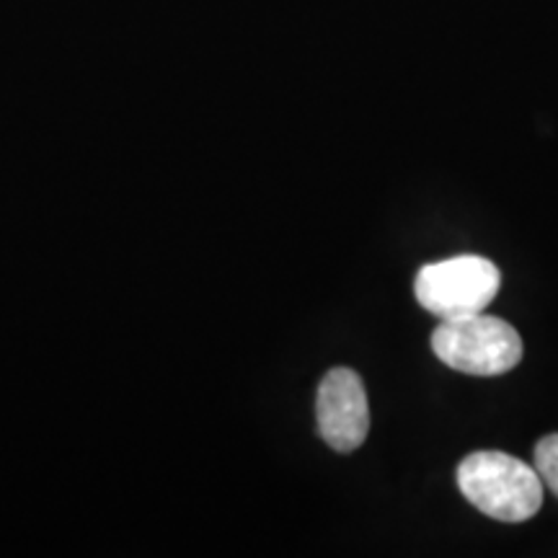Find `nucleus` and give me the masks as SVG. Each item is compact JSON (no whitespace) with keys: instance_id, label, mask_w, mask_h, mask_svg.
Returning <instances> with one entry per match:
<instances>
[{"instance_id":"1","label":"nucleus","mask_w":558,"mask_h":558,"mask_svg":"<svg viewBox=\"0 0 558 558\" xmlns=\"http://www.w3.org/2000/svg\"><path fill=\"white\" fill-rule=\"evenodd\" d=\"M458 488L478 512L499 522H525L543 507L538 471L499 450L465 458L458 465Z\"/></svg>"},{"instance_id":"2","label":"nucleus","mask_w":558,"mask_h":558,"mask_svg":"<svg viewBox=\"0 0 558 558\" xmlns=\"http://www.w3.org/2000/svg\"><path fill=\"white\" fill-rule=\"evenodd\" d=\"M432 352L458 373L494 378L520 365L522 339L505 318L473 313L442 320L432 331Z\"/></svg>"},{"instance_id":"3","label":"nucleus","mask_w":558,"mask_h":558,"mask_svg":"<svg viewBox=\"0 0 558 558\" xmlns=\"http://www.w3.org/2000/svg\"><path fill=\"white\" fill-rule=\"evenodd\" d=\"M499 288L501 271L497 264L476 254L424 264L414 279L418 305L442 320L484 313L499 295Z\"/></svg>"},{"instance_id":"4","label":"nucleus","mask_w":558,"mask_h":558,"mask_svg":"<svg viewBox=\"0 0 558 558\" xmlns=\"http://www.w3.org/2000/svg\"><path fill=\"white\" fill-rule=\"evenodd\" d=\"M318 432L337 452L357 450L369 432L365 383L354 369L333 367L324 375L316 396Z\"/></svg>"},{"instance_id":"5","label":"nucleus","mask_w":558,"mask_h":558,"mask_svg":"<svg viewBox=\"0 0 558 558\" xmlns=\"http://www.w3.org/2000/svg\"><path fill=\"white\" fill-rule=\"evenodd\" d=\"M535 471H538L543 486H548L558 497V435L543 437L535 445Z\"/></svg>"}]
</instances>
